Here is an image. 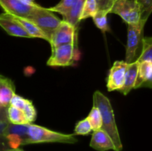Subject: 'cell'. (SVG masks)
Here are the masks:
<instances>
[{
  "label": "cell",
  "instance_id": "1",
  "mask_svg": "<svg viewBox=\"0 0 152 151\" xmlns=\"http://www.w3.org/2000/svg\"><path fill=\"white\" fill-rule=\"evenodd\" d=\"M94 106L99 110L102 115V124L101 129L108 133L114 142L116 147V151L123 150V143L121 142L120 133L116 123L113 110L110 100L102 92L96 90L93 95Z\"/></svg>",
  "mask_w": 152,
  "mask_h": 151
},
{
  "label": "cell",
  "instance_id": "2",
  "mask_svg": "<svg viewBox=\"0 0 152 151\" xmlns=\"http://www.w3.org/2000/svg\"><path fill=\"white\" fill-rule=\"evenodd\" d=\"M77 139L73 134L53 131L42 126L28 124L26 145L42 143L75 144Z\"/></svg>",
  "mask_w": 152,
  "mask_h": 151
},
{
  "label": "cell",
  "instance_id": "3",
  "mask_svg": "<svg viewBox=\"0 0 152 151\" xmlns=\"http://www.w3.org/2000/svg\"><path fill=\"white\" fill-rule=\"evenodd\" d=\"M147 22L141 20L137 25H127V43L126 46V60L127 64L132 63L139 56L141 50L143 30Z\"/></svg>",
  "mask_w": 152,
  "mask_h": 151
},
{
  "label": "cell",
  "instance_id": "4",
  "mask_svg": "<svg viewBox=\"0 0 152 151\" xmlns=\"http://www.w3.org/2000/svg\"><path fill=\"white\" fill-rule=\"evenodd\" d=\"M26 19L35 24L44 33L48 38V41H49L52 33L62 21L55 16L53 12L40 5Z\"/></svg>",
  "mask_w": 152,
  "mask_h": 151
},
{
  "label": "cell",
  "instance_id": "5",
  "mask_svg": "<svg viewBox=\"0 0 152 151\" xmlns=\"http://www.w3.org/2000/svg\"><path fill=\"white\" fill-rule=\"evenodd\" d=\"M110 13L118 15L127 25L141 22V11L137 0H115Z\"/></svg>",
  "mask_w": 152,
  "mask_h": 151
},
{
  "label": "cell",
  "instance_id": "6",
  "mask_svg": "<svg viewBox=\"0 0 152 151\" xmlns=\"http://www.w3.org/2000/svg\"><path fill=\"white\" fill-rule=\"evenodd\" d=\"M75 44H66L51 47V55L47 61L50 67H68L73 65L75 59Z\"/></svg>",
  "mask_w": 152,
  "mask_h": 151
},
{
  "label": "cell",
  "instance_id": "7",
  "mask_svg": "<svg viewBox=\"0 0 152 151\" xmlns=\"http://www.w3.org/2000/svg\"><path fill=\"white\" fill-rule=\"evenodd\" d=\"M77 30L73 25L62 20L52 33L48 42L51 47L66 44H77Z\"/></svg>",
  "mask_w": 152,
  "mask_h": 151
},
{
  "label": "cell",
  "instance_id": "8",
  "mask_svg": "<svg viewBox=\"0 0 152 151\" xmlns=\"http://www.w3.org/2000/svg\"><path fill=\"white\" fill-rule=\"evenodd\" d=\"M39 6L37 3L28 4L20 0H0V7L4 10V13L24 19L29 17Z\"/></svg>",
  "mask_w": 152,
  "mask_h": 151
},
{
  "label": "cell",
  "instance_id": "9",
  "mask_svg": "<svg viewBox=\"0 0 152 151\" xmlns=\"http://www.w3.org/2000/svg\"><path fill=\"white\" fill-rule=\"evenodd\" d=\"M128 64L125 61H115L107 78V89L109 92L119 90L123 85Z\"/></svg>",
  "mask_w": 152,
  "mask_h": 151
},
{
  "label": "cell",
  "instance_id": "10",
  "mask_svg": "<svg viewBox=\"0 0 152 151\" xmlns=\"http://www.w3.org/2000/svg\"><path fill=\"white\" fill-rule=\"evenodd\" d=\"M0 27L10 36L31 38L17 19L8 13H3L0 14Z\"/></svg>",
  "mask_w": 152,
  "mask_h": 151
},
{
  "label": "cell",
  "instance_id": "11",
  "mask_svg": "<svg viewBox=\"0 0 152 151\" xmlns=\"http://www.w3.org/2000/svg\"><path fill=\"white\" fill-rule=\"evenodd\" d=\"M90 147L97 151H116L114 142L108 133L102 129L93 131L90 142Z\"/></svg>",
  "mask_w": 152,
  "mask_h": 151
},
{
  "label": "cell",
  "instance_id": "12",
  "mask_svg": "<svg viewBox=\"0 0 152 151\" xmlns=\"http://www.w3.org/2000/svg\"><path fill=\"white\" fill-rule=\"evenodd\" d=\"M152 87V62H145L139 64L137 76L134 88Z\"/></svg>",
  "mask_w": 152,
  "mask_h": 151
},
{
  "label": "cell",
  "instance_id": "13",
  "mask_svg": "<svg viewBox=\"0 0 152 151\" xmlns=\"http://www.w3.org/2000/svg\"><path fill=\"white\" fill-rule=\"evenodd\" d=\"M139 64L140 63L137 60L134 61L132 63L128 64L126 73H125L124 83H123V87L118 90L124 96H127L130 93L131 90L134 88Z\"/></svg>",
  "mask_w": 152,
  "mask_h": 151
},
{
  "label": "cell",
  "instance_id": "14",
  "mask_svg": "<svg viewBox=\"0 0 152 151\" xmlns=\"http://www.w3.org/2000/svg\"><path fill=\"white\" fill-rule=\"evenodd\" d=\"M15 87L14 83L10 78L0 74V105L3 107L7 108L10 102L14 96Z\"/></svg>",
  "mask_w": 152,
  "mask_h": 151
},
{
  "label": "cell",
  "instance_id": "15",
  "mask_svg": "<svg viewBox=\"0 0 152 151\" xmlns=\"http://www.w3.org/2000/svg\"><path fill=\"white\" fill-rule=\"evenodd\" d=\"M85 1L86 0H74L68 13L63 17V20L73 25L77 31H78L79 25L80 22V15H81Z\"/></svg>",
  "mask_w": 152,
  "mask_h": 151
},
{
  "label": "cell",
  "instance_id": "16",
  "mask_svg": "<svg viewBox=\"0 0 152 151\" xmlns=\"http://www.w3.org/2000/svg\"><path fill=\"white\" fill-rule=\"evenodd\" d=\"M15 17H16V16H15ZM16 18L17 19V20L19 21V23L22 25V27L24 28L25 30L26 31L27 33L30 36L31 38H39L48 41V38L46 37V36L45 35L44 33H43L42 31L35 25V24H34L33 22H31V21L28 20V19H24V18Z\"/></svg>",
  "mask_w": 152,
  "mask_h": 151
},
{
  "label": "cell",
  "instance_id": "17",
  "mask_svg": "<svg viewBox=\"0 0 152 151\" xmlns=\"http://www.w3.org/2000/svg\"><path fill=\"white\" fill-rule=\"evenodd\" d=\"M7 118L8 122L10 124H18V125L30 124L24 113L21 110L14 107L11 105H9L7 108Z\"/></svg>",
  "mask_w": 152,
  "mask_h": 151
},
{
  "label": "cell",
  "instance_id": "18",
  "mask_svg": "<svg viewBox=\"0 0 152 151\" xmlns=\"http://www.w3.org/2000/svg\"><path fill=\"white\" fill-rule=\"evenodd\" d=\"M139 63L145 62H152V38L150 36H143L139 56L136 59Z\"/></svg>",
  "mask_w": 152,
  "mask_h": 151
},
{
  "label": "cell",
  "instance_id": "19",
  "mask_svg": "<svg viewBox=\"0 0 152 151\" xmlns=\"http://www.w3.org/2000/svg\"><path fill=\"white\" fill-rule=\"evenodd\" d=\"M28 124L18 125L8 123L4 130V135L15 134L22 138L23 142V146L26 145L27 139H28Z\"/></svg>",
  "mask_w": 152,
  "mask_h": 151
},
{
  "label": "cell",
  "instance_id": "20",
  "mask_svg": "<svg viewBox=\"0 0 152 151\" xmlns=\"http://www.w3.org/2000/svg\"><path fill=\"white\" fill-rule=\"evenodd\" d=\"M108 14V12L104 11V10H97L94 16L92 17L95 25L103 33L108 32V31H110L109 25H108V18H107Z\"/></svg>",
  "mask_w": 152,
  "mask_h": 151
},
{
  "label": "cell",
  "instance_id": "21",
  "mask_svg": "<svg viewBox=\"0 0 152 151\" xmlns=\"http://www.w3.org/2000/svg\"><path fill=\"white\" fill-rule=\"evenodd\" d=\"M87 118L90 122L93 131L101 129L102 124V115H101L100 111L96 107L93 105L88 115L87 116Z\"/></svg>",
  "mask_w": 152,
  "mask_h": 151
},
{
  "label": "cell",
  "instance_id": "22",
  "mask_svg": "<svg viewBox=\"0 0 152 151\" xmlns=\"http://www.w3.org/2000/svg\"><path fill=\"white\" fill-rule=\"evenodd\" d=\"M97 5H96V0H86L85 4L83 5V10H82L81 15H80V20L88 19V18H92L94 16L97 12Z\"/></svg>",
  "mask_w": 152,
  "mask_h": 151
},
{
  "label": "cell",
  "instance_id": "23",
  "mask_svg": "<svg viewBox=\"0 0 152 151\" xmlns=\"http://www.w3.org/2000/svg\"><path fill=\"white\" fill-rule=\"evenodd\" d=\"M74 1V0H61L57 4L53 7H48V9L53 13L56 12V13H59L64 17L68 13Z\"/></svg>",
  "mask_w": 152,
  "mask_h": 151
},
{
  "label": "cell",
  "instance_id": "24",
  "mask_svg": "<svg viewBox=\"0 0 152 151\" xmlns=\"http://www.w3.org/2000/svg\"><path fill=\"white\" fill-rule=\"evenodd\" d=\"M92 131L91 126L88 119L86 117L84 119H82L77 122L74 128V135L78 136H86Z\"/></svg>",
  "mask_w": 152,
  "mask_h": 151
},
{
  "label": "cell",
  "instance_id": "25",
  "mask_svg": "<svg viewBox=\"0 0 152 151\" xmlns=\"http://www.w3.org/2000/svg\"><path fill=\"white\" fill-rule=\"evenodd\" d=\"M22 111L24 113L27 120H28L30 124H32L33 122L36 121L37 117V112L32 101L28 99V102H27Z\"/></svg>",
  "mask_w": 152,
  "mask_h": 151
},
{
  "label": "cell",
  "instance_id": "26",
  "mask_svg": "<svg viewBox=\"0 0 152 151\" xmlns=\"http://www.w3.org/2000/svg\"><path fill=\"white\" fill-rule=\"evenodd\" d=\"M141 11V20L148 21L152 10V0H137Z\"/></svg>",
  "mask_w": 152,
  "mask_h": 151
},
{
  "label": "cell",
  "instance_id": "27",
  "mask_svg": "<svg viewBox=\"0 0 152 151\" xmlns=\"http://www.w3.org/2000/svg\"><path fill=\"white\" fill-rule=\"evenodd\" d=\"M8 123V121L0 119V151H8L10 150L4 135V130Z\"/></svg>",
  "mask_w": 152,
  "mask_h": 151
},
{
  "label": "cell",
  "instance_id": "28",
  "mask_svg": "<svg viewBox=\"0 0 152 151\" xmlns=\"http://www.w3.org/2000/svg\"><path fill=\"white\" fill-rule=\"evenodd\" d=\"M28 99H25L24 97L19 96L17 94H15L11 99V100H10V105H11V106L14 107H16L22 110L24 107L25 106L26 103L28 102Z\"/></svg>",
  "mask_w": 152,
  "mask_h": 151
},
{
  "label": "cell",
  "instance_id": "29",
  "mask_svg": "<svg viewBox=\"0 0 152 151\" xmlns=\"http://www.w3.org/2000/svg\"><path fill=\"white\" fill-rule=\"evenodd\" d=\"M115 0H96L98 10H104L110 13Z\"/></svg>",
  "mask_w": 152,
  "mask_h": 151
},
{
  "label": "cell",
  "instance_id": "30",
  "mask_svg": "<svg viewBox=\"0 0 152 151\" xmlns=\"http://www.w3.org/2000/svg\"><path fill=\"white\" fill-rule=\"evenodd\" d=\"M0 119L2 121H8L7 118V108L3 107L1 105H0Z\"/></svg>",
  "mask_w": 152,
  "mask_h": 151
},
{
  "label": "cell",
  "instance_id": "31",
  "mask_svg": "<svg viewBox=\"0 0 152 151\" xmlns=\"http://www.w3.org/2000/svg\"><path fill=\"white\" fill-rule=\"evenodd\" d=\"M21 1L24 3H26L28 4H35V0H20Z\"/></svg>",
  "mask_w": 152,
  "mask_h": 151
},
{
  "label": "cell",
  "instance_id": "32",
  "mask_svg": "<svg viewBox=\"0 0 152 151\" xmlns=\"http://www.w3.org/2000/svg\"><path fill=\"white\" fill-rule=\"evenodd\" d=\"M8 151H24L23 150H22L21 148H17V149H10Z\"/></svg>",
  "mask_w": 152,
  "mask_h": 151
}]
</instances>
